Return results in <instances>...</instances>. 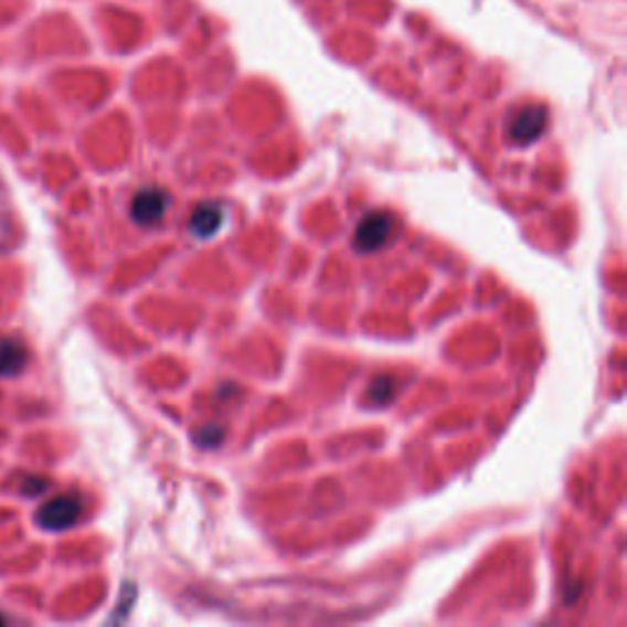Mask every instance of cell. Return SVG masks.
<instances>
[{"instance_id":"277c9868","label":"cell","mask_w":627,"mask_h":627,"mask_svg":"<svg viewBox=\"0 0 627 627\" xmlns=\"http://www.w3.org/2000/svg\"><path fill=\"white\" fill-rule=\"evenodd\" d=\"M544 128H546V110L542 106H530L520 110L518 118L512 120L510 138L518 145H528L540 138Z\"/></svg>"},{"instance_id":"7a4b0ae2","label":"cell","mask_w":627,"mask_h":627,"mask_svg":"<svg viewBox=\"0 0 627 627\" xmlns=\"http://www.w3.org/2000/svg\"><path fill=\"white\" fill-rule=\"evenodd\" d=\"M167 209H170V194L157 187H148L140 189V192L132 196L130 216L132 221L140 223V226H155V223L164 219Z\"/></svg>"},{"instance_id":"52a82bcc","label":"cell","mask_w":627,"mask_h":627,"mask_svg":"<svg viewBox=\"0 0 627 627\" xmlns=\"http://www.w3.org/2000/svg\"><path fill=\"white\" fill-rule=\"evenodd\" d=\"M392 380L390 378H378V380H373V385H371V400L375 402V405H385V402H390V397H392Z\"/></svg>"},{"instance_id":"3957f363","label":"cell","mask_w":627,"mask_h":627,"mask_svg":"<svg viewBox=\"0 0 627 627\" xmlns=\"http://www.w3.org/2000/svg\"><path fill=\"white\" fill-rule=\"evenodd\" d=\"M392 231V219L387 214H371L365 221H361V226L355 231V248L361 253H371L383 248L390 241Z\"/></svg>"},{"instance_id":"9c48e42d","label":"cell","mask_w":627,"mask_h":627,"mask_svg":"<svg viewBox=\"0 0 627 627\" xmlns=\"http://www.w3.org/2000/svg\"><path fill=\"white\" fill-rule=\"evenodd\" d=\"M0 625H6V618H3V615H0Z\"/></svg>"},{"instance_id":"6da1fadb","label":"cell","mask_w":627,"mask_h":627,"mask_svg":"<svg viewBox=\"0 0 627 627\" xmlns=\"http://www.w3.org/2000/svg\"><path fill=\"white\" fill-rule=\"evenodd\" d=\"M82 500L76 496H60L50 502H44L38 512V524L47 532L70 530L72 524L82 518Z\"/></svg>"},{"instance_id":"ba28073f","label":"cell","mask_w":627,"mask_h":627,"mask_svg":"<svg viewBox=\"0 0 627 627\" xmlns=\"http://www.w3.org/2000/svg\"><path fill=\"white\" fill-rule=\"evenodd\" d=\"M223 439V429L221 427H204V432L199 434V444L201 446H216Z\"/></svg>"},{"instance_id":"8992f818","label":"cell","mask_w":627,"mask_h":627,"mask_svg":"<svg viewBox=\"0 0 627 627\" xmlns=\"http://www.w3.org/2000/svg\"><path fill=\"white\" fill-rule=\"evenodd\" d=\"M25 365H28L25 346L15 339H0V378L18 375Z\"/></svg>"},{"instance_id":"5b68a950","label":"cell","mask_w":627,"mask_h":627,"mask_svg":"<svg viewBox=\"0 0 627 627\" xmlns=\"http://www.w3.org/2000/svg\"><path fill=\"white\" fill-rule=\"evenodd\" d=\"M223 223V209L221 204H214V201H204L192 211V219H189V231L196 238H211Z\"/></svg>"}]
</instances>
